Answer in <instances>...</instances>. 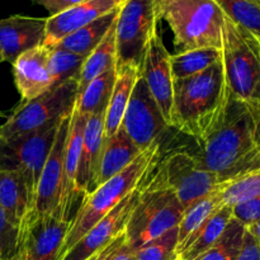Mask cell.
Returning a JSON list of instances; mask_svg holds the SVG:
<instances>
[{"label": "cell", "instance_id": "obj_1", "mask_svg": "<svg viewBox=\"0 0 260 260\" xmlns=\"http://www.w3.org/2000/svg\"><path fill=\"white\" fill-rule=\"evenodd\" d=\"M198 145L194 156L200 167L215 173L221 182L260 169L256 109L230 93L217 123Z\"/></svg>", "mask_w": 260, "mask_h": 260}, {"label": "cell", "instance_id": "obj_2", "mask_svg": "<svg viewBox=\"0 0 260 260\" xmlns=\"http://www.w3.org/2000/svg\"><path fill=\"white\" fill-rule=\"evenodd\" d=\"M229 96L222 60L198 75L174 81L172 127L201 141L217 123Z\"/></svg>", "mask_w": 260, "mask_h": 260}, {"label": "cell", "instance_id": "obj_3", "mask_svg": "<svg viewBox=\"0 0 260 260\" xmlns=\"http://www.w3.org/2000/svg\"><path fill=\"white\" fill-rule=\"evenodd\" d=\"M159 145L160 142H156L150 146L119 174L85 196L83 205L70 221V228L61 250V258L71 246L75 245L79 239L83 238L95 223L106 217L127 196L139 189L156 160Z\"/></svg>", "mask_w": 260, "mask_h": 260}, {"label": "cell", "instance_id": "obj_4", "mask_svg": "<svg viewBox=\"0 0 260 260\" xmlns=\"http://www.w3.org/2000/svg\"><path fill=\"white\" fill-rule=\"evenodd\" d=\"M156 9L174 35L177 53L206 47L222 50L226 15L215 0H156Z\"/></svg>", "mask_w": 260, "mask_h": 260}, {"label": "cell", "instance_id": "obj_5", "mask_svg": "<svg viewBox=\"0 0 260 260\" xmlns=\"http://www.w3.org/2000/svg\"><path fill=\"white\" fill-rule=\"evenodd\" d=\"M222 65L230 93L260 108V41L225 17Z\"/></svg>", "mask_w": 260, "mask_h": 260}, {"label": "cell", "instance_id": "obj_6", "mask_svg": "<svg viewBox=\"0 0 260 260\" xmlns=\"http://www.w3.org/2000/svg\"><path fill=\"white\" fill-rule=\"evenodd\" d=\"M139 190L124 231L126 244L134 250L177 228L184 213V207L169 188L142 180Z\"/></svg>", "mask_w": 260, "mask_h": 260}, {"label": "cell", "instance_id": "obj_7", "mask_svg": "<svg viewBox=\"0 0 260 260\" xmlns=\"http://www.w3.org/2000/svg\"><path fill=\"white\" fill-rule=\"evenodd\" d=\"M78 98V79L74 78L42 95L23 102L0 126V141L22 139L70 113Z\"/></svg>", "mask_w": 260, "mask_h": 260}, {"label": "cell", "instance_id": "obj_8", "mask_svg": "<svg viewBox=\"0 0 260 260\" xmlns=\"http://www.w3.org/2000/svg\"><path fill=\"white\" fill-rule=\"evenodd\" d=\"M156 0H124L116 20V68L131 65L141 71L147 45L157 32Z\"/></svg>", "mask_w": 260, "mask_h": 260}, {"label": "cell", "instance_id": "obj_9", "mask_svg": "<svg viewBox=\"0 0 260 260\" xmlns=\"http://www.w3.org/2000/svg\"><path fill=\"white\" fill-rule=\"evenodd\" d=\"M62 118L56 119L35 134L22 139L9 142L0 141V169H12L20 173L27 187L32 210L41 174L53 146Z\"/></svg>", "mask_w": 260, "mask_h": 260}, {"label": "cell", "instance_id": "obj_10", "mask_svg": "<svg viewBox=\"0 0 260 260\" xmlns=\"http://www.w3.org/2000/svg\"><path fill=\"white\" fill-rule=\"evenodd\" d=\"M151 182L172 189L184 210L223 183L215 173L201 168L194 154L187 151L165 156Z\"/></svg>", "mask_w": 260, "mask_h": 260}, {"label": "cell", "instance_id": "obj_11", "mask_svg": "<svg viewBox=\"0 0 260 260\" xmlns=\"http://www.w3.org/2000/svg\"><path fill=\"white\" fill-rule=\"evenodd\" d=\"M121 127L140 151L159 142L160 136L169 128L141 74L129 96Z\"/></svg>", "mask_w": 260, "mask_h": 260}, {"label": "cell", "instance_id": "obj_12", "mask_svg": "<svg viewBox=\"0 0 260 260\" xmlns=\"http://www.w3.org/2000/svg\"><path fill=\"white\" fill-rule=\"evenodd\" d=\"M70 221L58 215L27 218L20 231V253L24 260H61Z\"/></svg>", "mask_w": 260, "mask_h": 260}, {"label": "cell", "instance_id": "obj_13", "mask_svg": "<svg viewBox=\"0 0 260 260\" xmlns=\"http://www.w3.org/2000/svg\"><path fill=\"white\" fill-rule=\"evenodd\" d=\"M70 118L71 112L61 119L55 142H53V146L48 155L42 174H41L33 210L27 218L43 215L60 216L63 157H65V145L69 134V126H70Z\"/></svg>", "mask_w": 260, "mask_h": 260}, {"label": "cell", "instance_id": "obj_14", "mask_svg": "<svg viewBox=\"0 0 260 260\" xmlns=\"http://www.w3.org/2000/svg\"><path fill=\"white\" fill-rule=\"evenodd\" d=\"M140 74L146 83L152 98L156 102L168 126L172 127L174 79L170 66V53L162 42L159 30L152 36L147 45Z\"/></svg>", "mask_w": 260, "mask_h": 260}, {"label": "cell", "instance_id": "obj_15", "mask_svg": "<svg viewBox=\"0 0 260 260\" xmlns=\"http://www.w3.org/2000/svg\"><path fill=\"white\" fill-rule=\"evenodd\" d=\"M140 190H135L117 205L108 215L93 226L83 238L71 246L61 260H86L123 235L131 213L139 200Z\"/></svg>", "mask_w": 260, "mask_h": 260}, {"label": "cell", "instance_id": "obj_16", "mask_svg": "<svg viewBox=\"0 0 260 260\" xmlns=\"http://www.w3.org/2000/svg\"><path fill=\"white\" fill-rule=\"evenodd\" d=\"M47 18L12 15L0 20V52L4 61L15 58L28 50L45 46Z\"/></svg>", "mask_w": 260, "mask_h": 260}, {"label": "cell", "instance_id": "obj_17", "mask_svg": "<svg viewBox=\"0 0 260 260\" xmlns=\"http://www.w3.org/2000/svg\"><path fill=\"white\" fill-rule=\"evenodd\" d=\"M48 58L50 47L40 46L18 56L12 63L15 86L24 102L32 101L53 88Z\"/></svg>", "mask_w": 260, "mask_h": 260}, {"label": "cell", "instance_id": "obj_18", "mask_svg": "<svg viewBox=\"0 0 260 260\" xmlns=\"http://www.w3.org/2000/svg\"><path fill=\"white\" fill-rule=\"evenodd\" d=\"M104 122L106 112L88 117L84 129L80 160L76 174V189L84 196L94 192L98 188L99 168L104 147Z\"/></svg>", "mask_w": 260, "mask_h": 260}, {"label": "cell", "instance_id": "obj_19", "mask_svg": "<svg viewBox=\"0 0 260 260\" xmlns=\"http://www.w3.org/2000/svg\"><path fill=\"white\" fill-rule=\"evenodd\" d=\"M124 0H84L70 9L47 18L45 46L51 47L70 33L121 7Z\"/></svg>", "mask_w": 260, "mask_h": 260}, {"label": "cell", "instance_id": "obj_20", "mask_svg": "<svg viewBox=\"0 0 260 260\" xmlns=\"http://www.w3.org/2000/svg\"><path fill=\"white\" fill-rule=\"evenodd\" d=\"M86 119L88 117L79 113L76 106H74L73 111H71L70 126H69V134L65 145L62 188H61L60 201V216L66 220H70L69 213L73 207L74 201L79 194L78 189H76V174H78Z\"/></svg>", "mask_w": 260, "mask_h": 260}, {"label": "cell", "instance_id": "obj_21", "mask_svg": "<svg viewBox=\"0 0 260 260\" xmlns=\"http://www.w3.org/2000/svg\"><path fill=\"white\" fill-rule=\"evenodd\" d=\"M142 152L144 151H140L139 147L134 144V141L129 139L123 128L119 127L116 134L104 141L96 185L99 187L119 174L122 170L132 164Z\"/></svg>", "mask_w": 260, "mask_h": 260}, {"label": "cell", "instance_id": "obj_22", "mask_svg": "<svg viewBox=\"0 0 260 260\" xmlns=\"http://www.w3.org/2000/svg\"><path fill=\"white\" fill-rule=\"evenodd\" d=\"M233 220V207L222 206L213 213L201 228H198L182 245L177 253L182 260H198L220 239Z\"/></svg>", "mask_w": 260, "mask_h": 260}, {"label": "cell", "instance_id": "obj_23", "mask_svg": "<svg viewBox=\"0 0 260 260\" xmlns=\"http://www.w3.org/2000/svg\"><path fill=\"white\" fill-rule=\"evenodd\" d=\"M0 207L22 231L32 207L24 179L17 170L0 169Z\"/></svg>", "mask_w": 260, "mask_h": 260}, {"label": "cell", "instance_id": "obj_24", "mask_svg": "<svg viewBox=\"0 0 260 260\" xmlns=\"http://www.w3.org/2000/svg\"><path fill=\"white\" fill-rule=\"evenodd\" d=\"M118 13L119 7L112 12L107 13V14L102 15L101 18L93 20L89 24L79 28L75 32L70 33L51 47L60 48V50H65L69 52L76 53L79 56H83V57H88L106 37L108 30L116 22Z\"/></svg>", "mask_w": 260, "mask_h": 260}, {"label": "cell", "instance_id": "obj_25", "mask_svg": "<svg viewBox=\"0 0 260 260\" xmlns=\"http://www.w3.org/2000/svg\"><path fill=\"white\" fill-rule=\"evenodd\" d=\"M117 69L116 83L112 91L111 101L106 112L104 122V139H108L116 134L121 127L124 111L128 104L134 86L140 78V70L135 66L124 65Z\"/></svg>", "mask_w": 260, "mask_h": 260}, {"label": "cell", "instance_id": "obj_26", "mask_svg": "<svg viewBox=\"0 0 260 260\" xmlns=\"http://www.w3.org/2000/svg\"><path fill=\"white\" fill-rule=\"evenodd\" d=\"M117 20V19H116ZM116 22L108 30L106 37L95 47V50L85 58L78 76V95L96 76L102 75L109 69L116 68Z\"/></svg>", "mask_w": 260, "mask_h": 260}, {"label": "cell", "instance_id": "obj_27", "mask_svg": "<svg viewBox=\"0 0 260 260\" xmlns=\"http://www.w3.org/2000/svg\"><path fill=\"white\" fill-rule=\"evenodd\" d=\"M117 69L112 68L102 75L94 78L78 95L75 106L79 113L86 117L104 113L108 108L112 91L116 83Z\"/></svg>", "mask_w": 260, "mask_h": 260}, {"label": "cell", "instance_id": "obj_28", "mask_svg": "<svg viewBox=\"0 0 260 260\" xmlns=\"http://www.w3.org/2000/svg\"><path fill=\"white\" fill-rule=\"evenodd\" d=\"M223 184H225V182L217 189H215L210 194L205 196L197 202L190 205L188 208H185L182 220L178 225V246L182 245L213 213L217 212L222 206H225L222 200Z\"/></svg>", "mask_w": 260, "mask_h": 260}, {"label": "cell", "instance_id": "obj_29", "mask_svg": "<svg viewBox=\"0 0 260 260\" xmlns=\"http://www.w3.org/2000/svg\"><path fill=\"white\" fill-rule=\"evenodd\" d=\"M222 60V51L206 47L170 55V66L174 81L198 75Z\"/></svg>", "mask_w": 260, "mask_h": 260}, {"label": "cell", "instance_id": "obj_30", "mask_svg": "<svg viewBox=\"0 0 260 260\" xmlns=\"http://www.w3.org/2000/svg\"><path fill=\"white\" fill-rule=\"evenodd\" d=\"M225 15L235 24L250 32L260 41L259 0H215Z\"/></svg>", "mask_w": 260, "mask_h": 260}, {"label": "cell", "instance_id": "obj_31", "mask_svg": "<svg viewBox=\"0 0 260 260\" xmlns=\"http://www.w3.org/2000/svg\"><path fill=\"white\" fill-rule=\"evenodd\" d=\"M246 228L233 217L217 241L198 260H235L243 248Z\"/></svg>", "mask_w": 260, "mask_h": 260}, {"label": "cell", "instance_id": "obj_32", "mask_svg": "<svg viewBox=\"0 0 260 260\" xmlns=\"http://www.w3.org/2000/svg\"><path fill=\"white\" fill-rule=\"evenodd\" d=\"M85 58L69 51L50 47L48 70H50L53 88L70 79H78Z\"/></svg>", "mask_w": 260, "mask_h": 260}, {"label": "cell", "instance_id": "obj_33", "mask_svg": "<svg viewBox=\"0 0 260 260\" xmlns=\"http://www.w3.org/2000/svg\"><path fill=\"white\" fill-rule=\"evenodd\" d=\"M260 196V169L246 173L233 180H228L223 184L222 200L223 205L234 206L243 203L251 198Z\"/></svg>", "mask_w": 260, "mask_h": 260}, {"label": "cell", "instance_id": "obj_34", "mask_svg": "<svg viewBox=\"0 0 260 260\" xmlns=\"http://www.w3.org/2000/svg\"><path fill=\"white\" fill-rule=\"evenodd\" d=\"M178 226L135 250L137 260H177Z\"/></svg>", "mask_w": 260, "mask_h": 260}, {"label": "cell", "instance_id": "obj_35", "mask_svg": "<svg viewBox=\"0 0 260 260\" xmlns=\"http://www.w3.org/2000/svg\"><path fill=\"white\" fill-rule=\"evenodd\" d=\"M22 233L0 207V259L10 260L20 253Z\"/></svg>", "mask_w": 260, "mask_h": 260}, {"label": "cell", "instance_id": "obj_36", "mask_svg": "<svg viewBox=\"0 0 260 260\" xmlns=\"http://www.w3.org/2000/svg\"><path fill=\"white\" fill-rule=\"evenodd\" d=\"M233 217L240 223H243L245 228H249V226L258 222L260 220V196L234 206Z\"/></svg>", "mask_w": 260, "mask_h": 260}, {"label": "cell", "instance_id": "obj_37", "mask_svg": "<svg viewBox=\"0 0 260 260\" xmlns=\"http://www.w3.org/2000/svg\"><path fill=\"white\" fill-rule=\"evenodd\" d=\"M235 260H260V246L248 229L244 236L243 248Z\"/></svg>", "mask_w": 260, "mask_h": 260}, {"label": "cell", "instance_id": "obj_38", "mask_svg": "<svg viewBox=\"0 0 260 260\" xmlns=\"http://www.w3.org/2000/svg\"><path fill=\"white\" fill-rule=\"evenodd\" d=\"M81 2H84V0H37L38 4L50 13V17L60 14V13L70 9L71 7Z\"/></svg>", "mask_w": 260, "mask_h": 260}, {"label": "cell", "instance_id": "obj_39", "mask_svg": "<svg viewBox=\"0 0 260 260\" xmlns=\"http://www.w3.org/2000/svg\"><path fill=\"white\" fill-rule=\"evenodd\" d=\"M124 240H126V238H124V234H123V235L118 236L116 240L112 241V243L109 244V245H107L106 248L99 250L98 253H95L94 255H91L90 258L86 260H112V258L114 256V254H116L117 251H118V249L123 245Z\"/></svg>", "mask_w": 260, "mask_h": 260}, {"label": "cell", "instance_id": "obj_40", "mask_svg": "<svg viewBox=\"0 0 260 260\" xmlns=\"http://www.w3.org/2000/svg\"><path fill=\"white\" fill-rule=\"evenodd\" d=\"M112 260H137L136 259V254H135L134 249L129 248L128 245L126 244V240H124L123 245L118 249L114 256L112 258Z\"/></svg>", "mask_w": 260, "mask_h": 260}, {"label": "cell", "instance_id": "obj_41", "mask_svg": "<svg viewBox=\"0 0 260 260\" xmlns=\"http://www.w3.org/2000/svg\"><path fill=\"white\" fill-rule=\"evenodd\" d=\"M246 229L250 231L251 235L254 236V239H255L256 243H258V245L260 246V220L258 221V222H255L254 225L249 226V228H246Z\"/></svg>", "mask_w": 260, "mask_h": 260}, {"label": "cell", "instance_id": "obj_42", "mask_svg": "<svg viewBox=\"0 0 260 260\" xmlns=\"http://www.w3.org/2000/svg\"><path fill=\"white\" fill-rule=\"evenodd\" d=\"M256 141L260 147V108L256 109Z\"/></svg>", "mask_w": 260, "mask_h": 260}, {"label": "cell", "instance_id": "obj_43", "mask_svg": "<svg viewBox=\"0 0 260 260\" xmlns=\"http://www.w3.org/2000/svg\"><path fill=\"white\" fill-rule=\"evenodd\" d=\"M10 260H24V258H23L22 253H19V254H18L17 256H14V258H13V259H10Z\"/></svg>", "mask_w": 260, "mask_h": 260}, {"label": "cell", "instance_id": "obj_44", "mask_svg": "<svg viewBox=\"0 0 260 260\" xmlns=\"http://www.w3.org/2000/svg\"><path fill=\"white\" fill-rule=\"evenodd\" d=\"M3 61H4V58H3V55H2V52H0V63H2Z\"/></svg>", "mask_w": 260, "mask_h": 260}, {"label": "cell", "instance_id": "obj_45", "mask_svg": "<svg viewBox=\"0 0 260 260\" xmlns=\"http://www.w3.org/2000/svg\"><path fill=\"white\" fill-rule=\"evenodd\" d=\"M0 117H3V113H2V112H0Z\"/></svg>", "mask_w": 260, "mask_h": 260}, {"label": "cell", "instance_id": "obj_46", "mask_svg": "<svg viewBox=\"0 0 260 260\" xmlns=\"http://www.w3.org/2000/svg\"><path fill=\"white\" fill-rule=\"evenodd\" d=\"M177 260H182V259H180V258H178V259H177Z\"/></svg>", "mask_w": 260, "mask_h": 260}, {"label": "cell", "instance_id": "obj_47", "mask_svg": "<svg viewBox=\"0 0 260 260\" xmlns=\"http://www.w3.org/2000/svg\"><path fill=\"white\" fill-rule=\"evenodd\" d=\"M259 2H260V0H259Z\"/></svg>", "mask_w": 260, "mask_h": 260}, {"label": "cell", "instance_id": "obj_48", "mask_svg": "<svg viewBox=\"0 0 260 260\" xmlns=\"http://www.w3.org/2000/svg\"><path fill=\"white\" fill-rule=\"evenodd\" d=\"M0 260H2V259H0Z\"/></svg>", "mask_w": 260, "mask_h": 260}]
</instances>
